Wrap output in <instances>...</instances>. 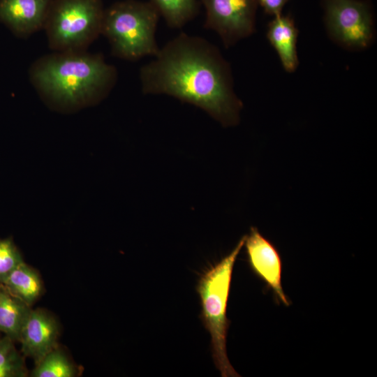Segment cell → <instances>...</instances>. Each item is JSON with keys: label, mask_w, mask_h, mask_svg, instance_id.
I'll return each mask as SVG.
<instances>
[{"label": "cell", "mask_w": 377, "mask_h": 377, "mask_svg": "<svg viewBox=\"0 0 377 377\" xmlns=\"http://www.w3.org/2000/svg\"><path fill=\"white\" fill-rule=\"evenodd\" d=\"M31 306L11 294L0 283V332L18 341Z\"/></svg>", "instance_id": "7c38bea8"}, {"label": "cell", "mask_w": 377, "mask_h": 377, "mask_svg": "<svg viewBox=\"0 0 377 377\" xmlns=\"http://www.w3.org/2000/svg\"><path fill=\"white\" fill-rule=\"evenodd\" d=\"M245 239L246 235L228 256L207 269L196 286L202 306L200 318L211 336L212 357L223 377L239 376L227 355L226 337L230 322L226 313L233 267Z\"/></svg>", "instance_id": "277c9868"}, {"label": "cell", "mask_w": 377, "mask_h": 377, "mask_svg": "<svg viewBox=\"0 0 377 377\" xmlns=\"http://www.w3.org/2000/svg\"><path fill=\"white\" fill-rule=\"evenodd\" d=\"M24 261L22 256L10 238L0 239V283Z\"/></svg>", "instance_id": "e0dca14e"}, {"label": "cell", "mask_w": 377, "mask_h": 377, "mask_svg": "<svg viewBox=\"0 0 377 377\" xmlns=\"http://www.w3.org/2000/svg\"><path fill=\"white\" fill-rule=\"evenodd\" d=\"M289 1L290 0H257L265 13L273 17L281 15Z\"/></svg>", "instance_id": "ac0fdd59"}, {"label": "cell", "mask_w": 377, "mask_h": 377, "mask_svg": "<svg viewBox=\"0 0 377 377\" xmlns=\"http://www.w3.org/2000/svg\"><path fill=\"white\" fill-rule=\"evenodd\" d=\"M1 334V333L0 332V334ZM1 337V336L0 335V337Z\"/></svg>", "instance_id": "d6986e66"}, {"label": "cell", "mask_w": 377, "mask_h": 377, "mask_svg": "<svg viewBox=\"0 0 377 377\" xmlns=\"http://www.w3.org/2000/svg\"><path fill=\"white\" fill-rule=\"evenodd\" d=\"M159 16L150 1H117L104 10L101 34L118 58L135 61L155 57L160 50L155 37Z\"/></svg>", "instance_id": "3957f363"}, {"label": "cell", "mask_w": 377, "mask_h": 377, "mask_svg": "<svg viewBox=\"0 0 377 377\" xmlns=\"http://www.w3.org/2000/svg\"><path fill=\"white\" fill-rule=\"evenodd\" d=\"M206 11L205 28L214 31L226 48L256 30L257 0H200Z\"/></svg>", "instance_id": "52a82bcc"}, {"label": "cell", "mask_w": 377, "mask_h": 377, "mask_svg": "<svg viewBox=\"0 0 377 377\" xmlns=\"http://www.w3.org/2000/svg\"><path fill=\"white\" fill-rule=\"evenodd\" d=\"M298 33L290 14L274 16L267 26V38L275 49L284 70L288 73L295 71L299 65Z\"/></svg>", "instance_id": "8fae6325"}, {"label": "cell", "mask_w": 377, "mask_h": 377, "mask_svg": "<svg viewBox=\"0 0 377 377\" xmlns=\"http://www.w3.org/2000/svg\"><path fill=\"white\" fill-rule=\"evenodd\" d=\"M24 355L15 341L6 335L0 337V377H25L28 375Z\"/></svg>", "instance_id": "2e32d148"}, {"label": "cell", "mask_w": 377, "mask_h": 377, "mask_svg": "<svg viewBox=\"0 0 377 377\" xmlns=\"http://www.w3.org/2000/svg\"><path fill=\"white\" fill-rule=\"evenodd\" d=\"M168 26L179 29L196 17L200 0H150Z\"/></svg>", "instance_id": "5bb4252c"}, {"label": "cell", "mask_w": 377, "mask_h": 377, "mask_svg": "<svg viewBox=\"0 0 377 377\" xmlns=\"http://www.w3.org/2000/svg\"><path fill=\"white\" fill-rule=\"evenodd\" d=\"M248 262L252 271L269 286L286 306L290 301L281 286L282 263L275 246L255 227H251L244 242Z\"/></svg>", "instance_id": "ba28073f"}, {"label": "cell", "mask_w": 377, "mask_h": 377, "mask_svg": "<svg viewBox=\"0 0 377 377\" xmlns=\"http://www.w3.org/2000/svg\"><path fill=\"white\" fill-rule=\"evenodd\" d=\"M1 284L29 306L35 303L43 292V283L38 273L24 262Z\"/></svg>", "instance_id": "4fadbf2b"}, {"label": "cell", "mask_w": 377, "mask_h": 377, "mask_svg": "<svg viewBox=\"0 0 377 377\" xmlns=\"http://www.w3.org/2000/svg\"><path fill=\"white\" fill-rule=\"evenodd\" d=\"M52 0H0V20L14 33L29 36L43 29Z\"/></svg>", "instance_id": "30bf717a"}, {"label": "cell", "mask_w": 377, "mask_h": 377, "mask_svg": "<svg viewBox=\"0 0 377 377\" xmlns=\"http://www.w3.org/2000/svg\"><path fill=\"white\" fill-rule=\"evenodd\" d=\"M29 77L47 103L71 110L103 99L114 87L117 71L101 54L55 52L36 60Z\"/></svg>", "instance_id": "7a4b0ae2"}, {"label": "cell", "mask_w": 377, "mask_h": 377, "mask_svg": "<svg viewBox=\"0 0 377 377\" xmlns=\"http://www.w3.org/2000/svg\"><path fill=\"white\" fill-rule=\"evenodd\" d=\"M329 37L349 50L369 47L375 38L374 11L370 0H321Z\"/></svg>", "instance_id": "8992f818"}, {"label": "cell", "mask_w": 377, "mask_h": 377, "mask_svg": "<svg viewBox=\"0 0 377 377\" xmlns=\"http://www.w3.org/2000/svg\"><path fill=\"white\" fill-rule=\"evenodd\" d=\"M59 325L55 318L41 309L30 311L22 328L18 342L24 357L31 358L35 364L57 347Z\"/></svg>", "instance_id": "9c48e42d"}, {"label": "cell", "mask_w": 377, "mask_h": 377, "mask_svg": "<svg viewBox=\"0 0 377 377\" xmlns=\"http://www.w3.org/2000/svg\"><path fill=\"white\" fill-rule=\"evenodd\" d=\"M34 377H74L77 369L64 351L57 347L35 364Z\"/></svg>", "instance_id": "9a60e30c"}, {"label": "cell", "mask_w": 377, "mask_h": 377, "mask_svg": "<svg viewBox=\"0 0 377 377\" xmlns=\"http://www.w3.org/2000/svg\"><path fill=\"white\" fill-rule=\"evenodd\" d=\"M104 10L101 0H52L43 27L50 49L86 51L101 34Z\"/></svg>", "instance_id": "5b68a950"}, {"label": "cell", "mask_w": 377, "mask_h": 377, "mask_svg": "<svg viewBox=\"0 0 377 377\" xmlns=\"http://www.w3.org/2000/svg\"><path fill=\"white\" fill-rule=\"evenodd\" d=\"M145 94H165L195 105L223 126L239 121L242 102L234 91L230 64L214 45L181 33L140 70Z\"/></svg>", "instance_id": "6da1fadb"}]
</instances>
